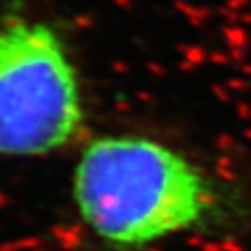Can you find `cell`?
<instances>
[{
  "label": "cell",
  "mask_w": 251,
  "mask_h": 251,
  "mask_svg": "<svg viewBox=\"0 0 251 251\" xmlns=\"http://www.w3.org/2000/svg\"><path fill=\"white\" fill-rule=\"evenodd\" d=\"M71 194L82 224L114 250H142L208 222L218 194L184 152L154 138L91 140L75 166Z\"/></svg>",
  "instance_id": "6da1fadb"
},
{
  "label": "cell",
  "mask_w": 251,
  "mask_h": 251,
  "mask_svg": "<svg viewBox=\"0 0 251 251\" xmlns=\"http://www.w3.org/2000/svg\"><path fill=\"white\" fill-rule=\"evenodd\" d=\"M84 97L71 54L45 21H0V156L39 158L84 128Z\"/></svg>",
  "instance_id": "7a4b0ae2"
}]
</instances>
